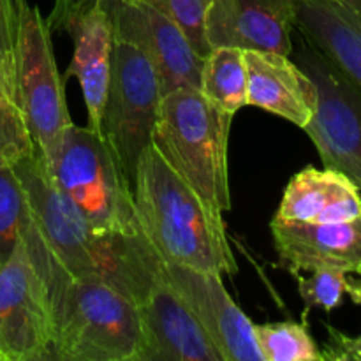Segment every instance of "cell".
Instances as JSON below:
<instances>
[{
	"label": "cell",
	"instance_id": "1",
	"mask_svg": "<svg viewBox=\"0 0 361 361\" xmlns=\"http://www.w3.org/2000/svg\"><path fill=\"white\" fill-rule=\"evenodd\" d=\"M39 233L73 277L101 279L140 305L164 277V261L143 233H99L53 178L37 147L13 166Z\"/></svg>",
	"mask_w": 361,
	"mask_h": 361
},
{
	"label": "cell",
	"instance_id": "12",
	"mask_svg": "<svg viewBox=\"0 0 361 361\" xmlns=\"http://www.w3.org/2000/svg\"><path fill=\"white\" fill-rule=\"evenodd\" d=\"M140 361H224L182 296L164 277L140 303Z\"/></svg>",
	"mask_w": 361,
	"mask_h": 361
},
{
	"label": "cell",
	"instance_id": "11",
	"mask_svg": "<svg viewBox=\"0 0 361 361\" xmlns=\"http://www.w3.org/2000/svg\"><path fill=\"white\" fill-rule=\"evenodd\" d=\"M164 270L224 361H264L254 323L226 291L222 275L171 263H164Z\"/></svg>",
	"mask_w": 361,
	"mask_h": 361
},
{
	"label": "cell",
	"instance_id": "16",
	"mask_svg": "<svg viewBox=\"0 0 361 361\" xmlns=\"http://www.w3.org/2000/svg\"><path fill=\"white\" fill-rule=\"evenodd\" d=\"M247 106H256L303 129L316 111L317 90L302 67L274 51L243 49Z\"/></svg>",
	"mask_w": 361,
	"mask_h": 361
},
{
	"label": "cell",
	"instance_id": "6",
	"mask_svg": "<svg viewBox=\"0 0 361 361\" xmlns=\"http://www.w3.org/2000/svg\"><path fill=\"white\" fill-rule=\"evenodd\" d=\"M155 67L137 46L115 39L111 76L102 109V136L130 187L137 162L152 145L162 101Z\"/></svg>",
	"mask_w": 361,
	"mask_h": 361
},
{
	"label": "cell",
	"instance_id": "25",
	"mask_svg": "<svg viewBox=\"0 0 361 361\" xmlns=\"http://www.w3.org/2000/svg\"><path fill=\"white\" fill-rule=\"evenodd\" d=\"M27 7L21 6L18 0H0V69L9 74L13 80L18 32H20L21 16Z\"/></svg>",
	"mask_w": 361,
	"mask_h": 361
},
{
	"label": "cell",
	"instance_id": "29",
	"mask_svg": "<svg viewBox=\"0 0 361 361\" xmlns=\"http://www.w3.org/2000/svg\"><path fill=\"white\" fill-rule=\"evenodd\" d=\"M334 2L341 4V6L348 7V9L355 11V13L361 14V0H334Z\"/></svg>",
	"mask_w": 361,
	"mask_h": 361
},
{
	"label": "cell",
	"instance_id": "5",
	"mask_svg": "<svg viewBox=\"0 0 361 361\" xmlns=\"http://www.w3.org/2000/svg\"><path fill=\"white\" fill-rule=\"evenodd\" d=\"M46 162L60 189L95 231L143 233L133 187L102 134L71 123Z\"/></svg>",
	"mask_w": 361,
	"mask_h": 361
},
{
	"label": "cell",
	"instance_id": "13",
	"mask_svg": "<svg viewBox=\"0 0 361 361\" xmlns=\"http://www.w3.org/2000/svg\"><path fill=\"white\" fill-rule=\"evenodd\" d=\"M296 0H214L204 20L210 48L291 55Z\"/></svg>",
	"mask_w": 361,
	"mask_h": 361
},
{
	"label": "cell",
	"instance_id": "18",
	"mask_svg": "<svg viewBox=\"0 0 361 361\" xmlns=\"http://www.w3.org/2000/svg\"><path fill=\"white\" fill-rule=\"evenodd\" d=\"M295 27L361 92V14L334 0H296Z\"/></svg>",
	"mask_w": 361,
	"mask_h": 361
},
{
	"label": "cell",
	"instance_id": "3",
	"mask_svg": "<svg viewBox=\"0 0 361 361\" xmlns=\"http://www.w3.org/2000/svg\"><path fill=\"white\" fill-rule=\"evenodd\" d=\"M133 200L141 231L164 263L238 274L222 212L203 200L154 145L137 162Z\"/></svg>",
	"mask_w": 361,
	"mask_h": 361
},
{
	"label": "cell",
	"instance_id": "4",
	"mask_svg": "<svg viewBox=\"0 0 361 361\" xmlns=\"http://www.w3.org/2000/svg\"><path fill=\"white\" fill-rule=\"evenodd\" d=\"M233 116L200 90L180 88L162 95L152 137L164 161L222 214L231 210L228 143Z\"/></svg>",
	"mask_w": 361,
	"mask_h": 361
},
{
	"label": "cell",
	"instance_id": "28",
	"mask_svg": "<svg viewBox=\"0 0 361 361\" xmlns=\"http://www.w3.org/2000/svg\"><path fill=\"white\" fill-rule=\"evenodd\" d=\"M0 92L14 99V80L0 69Z\"/></svg>",
	"mask_w": 361,
	"mask_h": 361
},
{
	"label": "cell",
	"instance_id": "2",
	"mask_svg": "<svg viewBox=\"0 0 361 361\" xmlns=\"http://www.w3.org/2000/svg\"><path fill=\"white\" fill-rule=\"evenodd\" d=\"M21 238L48 291L53 361H140V307L101 279L73 277L46 245L34 217Z\"/></svg>",
	"mask_w": 361,
	"mask_h": 361
},
{
	"label": "cell",
	"instance_id": "27",
	"mask_svg": "<svg viewBox=\"0 0 361 361\" xmlns=\"http://www.w3.org/2000/svg\"><path fill=\"white\" fill-rule=\"evenodd\" d=\"M99 2H104V0H55L51 13L46 20L51 30H66V27L74 18Z\"/></svg>",
	"mask_w": 361,
	"mask_h": 361
},
{
	"label": "cell",
	"instance_id": "9",
	"mask_svg": "<svg viewBox=\"0 0 361 361\" xmlns=\"http://www.w3.org/2000/svg\"><path fill=\"white\" fill-rule=\"evenodd\" d=\"M0 361H53L48 291L23 238L0 268Z\"/></svg>",
	"mask_w": 361,
	"mask_h": 361
},
{
	"label": "cell",
	"instance_id": "15",
	"mask_svg": "<svg viewBox=\"0 0 361 361\" xmlns=\"http://www.w3.org/2000/svg\"><path fill=\"white\" fill-rule=\"evenodd\" d=\"M63 32L73 37L74 53L62 78L63 81L76 78L87 106V127L102 134V109L115 48L111 16L104 4L99 2L74 18Z\"/></svg>",
	"mask_w": 361,
	"mask_h": 361
},
{
	"label": "cell",
	"instance_id": "8",
	"mask_svg": "<svg viewBox=\"0 0 361 361\" xmlns=\"http://www.w3.org/2000/svg\"><path fill=\"white\" fill-rule=\"evenodd\" d=\"M295 55L317 90L316 111L303 130L324 168L345 175L361 190V92L305 37Z\"/></svg>",
	"mask_w": 361,
	"mask_h": 361
},
{
	"label": "cell",
	"instance_id": "31",
	"mask_svg": "<svg viewBox=\"0 0 361 361\" xmlns=\"http://www.w3.org/2000/svg\"><path fill=\"white\" fill-rule=\"evenodd\" d=\"M356 274H358V275H360V277H361V267H360V270H358V271H356Z\"/></svg>",
	"mask_w": 361,
	"mask_h": 361
},
{
	"label": "cell",
	"instance_id": "7",
	"mask_svg": "<svg viewBox=\"0 0 361 361\" xmlns=\"http://www.w3.org/2000/svg\"><path fill=\"white\" fill-rule=\"evenodd\" d=\"M14 101L34 145L49 161L66 129L74 122L67 108L66 81L53 53L51 27L37 6H28L21 16L14 62Z\"/></svg>",
	"mask_w": 361,
	"mask_h": 361
},
{
	"label": "cell",
	"instance_id": "20",
	"mask_svg": "<svg viewBox=\"0 0 361 361\" xmlns=\"http://www.w3.org/2000/svg\"><path fill=\"white\" fill-rule=\"evenodd\" d=\"M254 335L264 361H324L307 321L254 324Z\"/></svg>",
	"mask_w": 361,
	"mask_h": 361
},
{
	"label": "cell",
	"instance_id": "17",
	"mask_svg": "<svg viewBox=\"0 0 361 361\" xmlns=\"http://www.w3.org/2000/svg\"><path fill=\"white\" fill-rule=\"evenodd\" d=\"M361 190L335 169L307 166L289 180L275 219L302 224H330L361 217Z\"/></svg>",
	"mask_w": 361,
	"mask_h": 361
},
{
	"label": "cell",
	"instance_id": "22",
	"mask_svg": "<svg viewBox=\"0 0 361 361\" xmlns=\"http://www.w3.org/2000/svg\"><path fill=\"white\" fill-rule=\"evenodd\" d=\"M32 219L27 194L13 166L0 168V268L16 249Z\"/></svg>",
	"mask_w": 361,
	"mask_h": 361
},
{
	"label": "cell",
	"instance_id": "26",
	"mask_svg": "<svg viewBox=\"0 0 361 361\" xmlns=\"http://www.w3.org/2000/svg\"><path fill=\"white\" fill-rule=\"evenodd\" d=\"M328 342L324 344L323 360L330 361H361V335L360 337H348L342 331L335 330L334 326L326 324Z\"/></svg>",
	"mask_w": 361,
	"mask_h": 361
},
{
	"label": "cell",
	"instance_id": "19",
	"mask_svg": "<svg viewBox=\"0 0 361 361\" xmlns=\"http://www.w3.org/2000/svg\"><path fill=\"white\" fill-rule=\"evenodd\" d=\"M200 92L219 109L236 115L247 106V67L243 49L212 48L204 56Z\"/></svg>",
	"mask_w": 361,
	"mask_h": 361
},
{
	"label": "cell",
	"instance_id": "30",
	"mask_svg": "<svg viewBox=\"0 0 361 361\" xmlns=\"http://www.w3.org/2000/svg\"><path fill=\"white\" fill-rule=\"evenodd\" d=\"M18 2H20L21 6H23V7H27V6H28V0H18Z\"/></svg>",
	"mask_w": 361,
	"mask_h": 361
},
{
	"label": "cell",
	"instance_id": "23",
	"mask_svg": "<svg viewBox=\"0 0 361 361\" xmlns=\"http://www.w3.org/2000/svg\"><path fill=\"white\" fill-rule=\"evenodd\" d=\"M35 148L16 101L0 92V168L14 166Z\"/></svg>",
	"mask_w": 361,
	"mask_h": 361
},
{
	"label": "cell",
	"instance_id": "24",
	"mask_svg": "<svg viewBox=\"0 0 361 361\" xmlns=\"http://www.w3.org/2000/svg\"><path fill=\"white\" fill-rule=\"evenodd\" d=\"M136 2L148 4L157 11L171 18L189 37L201 56L210 53V44L204 35V20L214 0H136Z\"/></svg>",
	"mask_w": 361,
	"mask_h": 361
},
{
	"label": "cell",
	"instance_id": "10",
	"mask_svg": "<svg viewBox=\"0 0 361 361\" xmlns=\"http://www.w3.org/2000/svg\"><path fill=\"white\" fill-rule=\"evenodd\" d=\"M115 39L137 46L155 67L162 94L201 87L204 56L194 49L185 32L169 16L136 0H104Z\"/></svg>",
	"mask_w": 361,
	"mask_h": 361
},
{
	"label": "cell",
	"instance_id": "21",
	"mask_svg": "<svg viewBox=\"0 0 361 361\" xmlns=\"http://www.w3.org/2000/svg\"><path fill=\"white\" fill-rule=\"evenodd\" d=\"M298 281V293L305 303L303 321L310 309H321L324 312H331L334 309L344 303V296L348 295L353 303L361 305V282L351 277L349 271L335 270V268H319L310 271V277L296 275Z\"/></svg>",
	"mask_w": 361,
	"mask_h": 361
},
{
	"label": "cell",
	"instance_id": "14",
	"mask_svg": "<svg viewBox=\"0 0 361 361\" xmlns=\"http://www.w3.org/2000/svg\"><path fill=\"white\" fill-rule=\"evenodd\" d=\"M281 267L293 277L302 271L335 268L356 274L361 267V217L330 224L270 222Z\"/></svg>",
	"mask_w": 361,
	"mask_h": 361
}]
</instances>
